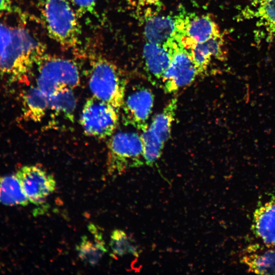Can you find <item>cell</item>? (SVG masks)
I'll return each instance as SVG.
<instances>
[{"instance_id": "1", "label": "cell", "mask_w": 275, "mask_h": 275, "mask_svg": "<svg viewBox=\"0 0 275 275\" xmlns=\"http://www.w3.org/2000/svg\"><path fill=\"white\" fill-rule=\"evenodd\" d=\"M46 54L44 45L23 24L0 18V74L8 81H26Z\"/></svg>"}, {"instance_id": "2", "label": "cell", "mask_w": 275, "mask_h": 275, "mask_svg": "<svg viewBox=\"0 0 275 275\" xmlns=\"http://www.w3.org/2000/svg\"><path fill=\"white\" fill-rule=\"evenodd\" d=\"M42 14L47 32L63 48L78 51L80 30L75 10L68 0H45Z\"/></svg>"}, {"instance_id": "3", "label": "cell", "mask_w": 275, "mask_h": 275, "mask_svg": "<svg viewBox=\"0 0 275 275\" xmlns=\"http://www.w3.org/2000/svg\"><path fill=\"white\" fill-rule=\"evenodd\" d=\"M89 86L93 96L120 112L124 102L126 80L118 67L107 59L98 57L90 63Z\"/></svg>"}, {"instance_id": "4", "label": "cell", "mask_w": 275, "mask_h": 275, "mask_svg": "<svg viewBox=\"0 0 275 275\" xmlns=\"http://www.w3.org/2000/svg\"><path fill=\"white\" fill-rule=\"evenodd\" d=\"M36 66L37 86L48 96L65 88L73 89L80 83L79 69L70 59L46 54Z\"/></svg>"}, {"instance_id": "5", "label": "cell", "mask_w": 275, "mask_h": 275, "mask_svg": "<svg viewBox=\"0 0 275 275\" xmlns=\"http://www.w3.org/2000/svg\"><path fill=\"white\" fill-rule=\"evenodd\" d=\"M107 170L120 174L127 169L142 165L144 160L141 136L133 132L114 134L107 144Z\"/></svg>"}, {"instance_id": "6", "label": "cell", "mask_w": 275, "mask_h": 275, "mask_svg": "<svg viewBox=\"0 0 275 275\" xmlns=\"http://www.w3.org/2000/svg\"><path fill=\"white\" fill-rule=\"evenodd\" d=\"M119 115L120 112L111 105L92 96L84 105L80 124L88 135L104 139L115 131Z\"/></svg>"}, {"instance_id": "7", "label": "cell", "mask_w": 275, "mask_h": 275, "mask_svg": "<svg viewBox=\"0 0 275 275\" xmlns=\"http://www.w3.org/2000/svg\"><path fill=\"white\" fill-rule=\"evenodd\" d=\"M198 75L189 51L181 44L176 46L170 64L161 79L162 87L167 93H173L192 83Z\"/></svg>"}, {"instance_id": "8", "label": "cell", "mask_w": 275, "mask_h": 275, "mask_svg": "<svg viewBox=\"0 0 275 275\" xmlns=\"http://www.w3.org/2000/svg\"><path fill=\"white\" fill-rule=\"evenodd\" d=\"M16 175L28 200L36 205L44 204L55 190L56 181L53 176L38 166H23Z\"/></svg>"}, {"instance_id": "9", "label": "cell", "mask_w": 275, "mask_h": 275, "mask_svg": "<svg viewBox=\"0 0 275 275\" xmlns=\"http://www.w3.org/2000/svg\"><path fill=\"white\" fill-rule=\"evenodd\" d=\"M154 104V95L150 89L144 86L136 87L124 98L121 108L124 125L145 130Z\"/></svg>"}, {"instance_id": "10", "label": "cell", "mask_w": 275, "mask_h": 275, "mask_svg": "<svg viewBox=\"0 0 275 275\" xmlns=\"http://www.w3.org/2000/svg\"><path fill=\"white\" fill-rule=\"evenodd\" d=\"M221 35L219 26L210 15L184 17L180 41L187 50L197 43Z\"/></svg>"}, {"instance_id": "11", "label": "cell", "mask_w": 275, "mask_h": 275, "mask_svg": "<svg viewBox=\"0 0 275 275\" xmlns=\"http://www.w3.org/2000/svg\"><path fill=\"white\" fill-rule=\"evenodd\" d=\"M241 261L250 272L275 274V246L263 243L251 244L246 248Z\"/></svg>"}, {"instance_id": "12", "label": "cell", "mask_w": 275, "mask_h": 275, "mask_svg": "<svg viewBox=\"0 0 275 275\" xmlns=\"http://www.w3.org/2000/svg\"><path fill=\"white\" fill-rule=\"evenodd\" d=\"M189 52L198 75L205 73L212 58L224 61L228 57V51L222 35L196 44L190 48Z\"/></svg>"}, {"instance_id": "13", "label": "cell", "mask_w": 275, "mask_h": 275, "mask_svg": "<svg viewBox=\"0 0 275 275\" xmlns=\"http://www.w3.org/2000/svg\"><path fill=\"white\" fill-rule=\"evenodd\" d=\"M180 32V16H153L147 19L144 35L147 42L165 44L177 37Z\"/></svg>"}, {"instance_id": "14", "label": "cell", "mask_w": 275, "mask_h": 275, "mask_svg": "<svg viewBox=\"0 0 275 275\" xmlns=\"http://www.w3.org/2000/svg\"><path fill=\"white\" fill-rule=\"evenodd\" d=\"M173 53V48L170 45L147 42L143 47V55L149 75L155 80H161L170 64Z\"/></svg>"}, {"instance_id": "15", "label": "cell", "mask_w": 275, "mask_h": 275, "mask_svg": "<svg viewBox=\"0 0 275 275\" xmlns=\"http://www.w3.org/2000/svg\"><path fill=\"white\" fill-rule=\"evenodd\" d=\"M252 230L263 243L275 246V197L255 209Z\"/></svg>"}, {"instance_id": "16", "label": "cell", "mask_w": 275, "mask_h": 275, "mask_svg": "<svg viewBox=\"0 0 275 275\" xmlns=\"http://www.w3.org/2000/svg\"><path fill=\"white\" fill-rule=\"evenodd\" d=\"M240 15L243 19H258L257 25L265 30L268 42L275 37V0H251Z\"/></svg>"}, {"instance_id": "17", "label": "cell", "mask_w": 275, "mask_h": 275, "mask_svg": "<svg viewBox=\"0 0 275 275\" xmlns=\"http://www.w3.org/2000/svg\"><path fill=\"white\" fill-rule=\"evenodd\" d=\"M177 103V98L172 99L162 112L153 118L150 125L142 131V135L163 147L170 135Z\"/></svg>"}, {"instance_id": "18", "label": "cell", "mask_w": 275, "mask_h": 275, "mask_svg": "<svg viewBox=\"0 0 275 275\" xmlns=\"http://www.w3.org/2000/svg\"><path fill=\"white\" fill-rule=\"evenodd\" d=\"M88 229L93 235L90 239L86 235L83 236L79 243L76 246V250L79 258L90 265H95L107 252L102 234L95 225L91 224Z\"/></svg>"}, {"instance_id": "19", "label": "cell", "mask_w": 275, "mask_h": 275, "mask_svg": "<svg viewBox=\"0 0 275 275\" xmlns=\"http://www.w3.org/2000/svg\"><path fill=\"white\" fill-rule=\"evenodd\" d=\"M22 114L24 119L40 121L49 108V96L37 86H31L22 95Z\"/></svg>"}, {"instance_id": "20", "label": "cell", "mask_w": 275, "mask_h": 275, "mask_svg": "<svg viewBox=\"0 0 275 275\" xmlns=\"http://www.w3.org/2000/svg\"><path fill=\"white\" fill-rule=\"evenodd\" d=\"M29 201L15 175L0 177V202L5 205L26 206Z\"/></svg>"}, {"instance_id": "21", "label": "cell", "mask_w": 275, "mask_h": 275, "mask_svg": "<svg viewBox=\"0 0 275 275\" xmlns=\"http://www.w3.org/2000/svg\"><path fill=\"white\" fill-rule=\"evenodd\" d=\"M49 108L73 122L76 107V99L73 89L65 88L49 96Z\"/></svg>"}, {"instance_id": "22", "label": "cell", "mask_w": 275, "mask_h": 275, "mask_svg": "<svg viewBox=\"0 0 275 275\" xmlns=\"http://www.w3.org/2000/svg\"><path fill=\"white\" fill-rule=\"evenodd\" d=\"M109 246L113 256L121 257L131 254L137 256L138 249L133 241L124 231L114 230L111 235Z\"/></svg>"}, {"instance_id": "23", "label": "cell", "mask_w": 275, "mask_h": 275, "mask_svg": "<svg viewBox=\"0 0 275 275\" xmlns=\"http://www.w3.org/2000/svg\"><path fill=\"white\" fill-rule=\"evenodd\" d=\"M69 1L78 17L92 12L95 8L96 0H69Z\"/></svg>"}, {"instance_id": "24", "label": "cell", "mask_w": 275, "mask_h": 275, "mask_svg": "<svg viewBox=\"0 0 275 275\" xmlns=\"http://www.w3.org/2000/svg\"><path fill=\"white\" fill-rule=\"evenodd\" d=\"M126 1L129 5L136 9L156 5L159 2V0H126Z\"/></svg>"}, {"instance_id": "25", "label": "cell", "mask_w": 275, "mask_h": 275, "mask_svg": "<svg viewBox=\"0 0 275 275\" xmlns=\"http://www.w3.org/2000/svg\"><path fill=\"white\" fill-rule=\"evenodd\" d=\"M13 7L11 0H0V13H11Z\"/></svg>"}]
</instances>
